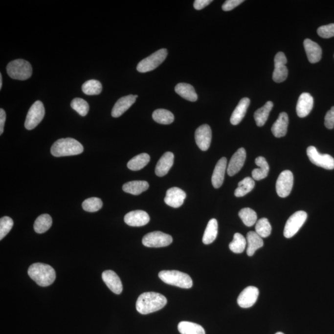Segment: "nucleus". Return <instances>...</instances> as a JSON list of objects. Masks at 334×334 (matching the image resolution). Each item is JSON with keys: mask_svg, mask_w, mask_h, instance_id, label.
Wrapping results in <instances>:
<instances>
[{"mask_svg": "<svg viewBox=\"0 0 334 334\" xmlns=\"http://www.w3.org/2000/svg\"><path fill=\"white\" fill-rule=\"evenodd\" d=\"M167 303V298L156 292L141 294L136 301V310L142 314H148L162 309Z\"/></svg>", "mask_w": 334, "mask_h": 334, "instance_id": "obj_1", "label": "nucleus"}, {"mask_svg": "<svg viewBox=\"0 0 334 334\" xmlns=\"http://www.w3.org/2000/svg\"><path fill=\"white\" fill-rule=\"evenodd\" d=\"M28 274L39 286L47 287L54 282L56 273L54 268L43 263H35L30 266Z\"/></svg>", "mask_w": 334, "mask_h": 334, "instance_id": "obj_2", "label": "nucleus"}, {"mask_svg": "<svg viewBox=\"0 0 334 334\" xmlns=\"http://www.w3.org/2000/svg\"><path fill=\"white\" fill-rule=\"evenodd\" d=\"M83 151V145L70 137L57 140L51 148V154L57 157L79 155Z\"/></svg>", "mask_w": 334, "mask_h": 334, "instance_id": "obj_3", "label": "nucleus"}, {"mask_svg": "<svg viewBox=\"0 0 334 334\" xmlns=\"http://www.w3.org/2000/svg\"><path fill=\"white\" fill-rule=\"evenodd\" d=\"M158 277L165 284L179 287L190 289L193 286V280L190 275L178 270H162Z\"/></svg>", "mask_w": 334, "mask_h": 334, "instance_id": "obj_4", "label": "nucleus"}, {"mask_svg": "<svg viewBox=\"0 0 334 334\" xmlns=\"http://www.w3.org/2000/svg\"><path fill=\"white\" fill-rule=\"evenodd\" d=\"M6 71L9 77L17 80L24 81L31 77V65L22 59H18L9 62L7 65Z\"/></svg>", "mask_w": 334, "mask_h": 334, "instance_id": "obj_5", "label": "nucleus"}, {"mask_svg": "<svg viewBox=\"0 0 334 334\" xmlns=\"http://www.w3.org/2000/svg\"><path fill=\"white\" fill-rule=\"evenodd\" d=\"M167 55V50L165 48L156 51L139 63L137 66V71L140 72L153 71L164 62Z\"/></svg>", "mask_w": 334, "mask_h": 334, "instance_id": "obj_6", "label": "nucleus"}, {"mask_svg": "<svg viewBox=\"0 0 334 334\" xmlns=\"http://www.w3.org/2000/svg\"><path fill=\"white\" fill-rule=\"evenodd\" d=\"M45 111L43 103L40 100L35 102L28 111L25 121V128L32 130L37 127L45 116Z\"/></svg>", "mask_w": 334, "mask_h": 334, "instance_id": "obj_7", "label": "nucleus"}, {"mask_svg": "<svg viewBox=\"0 0 334 334\" xmlns=\"http://www.w3.org/2000/svg\"><path fill=\"white\" fill-rule=\"evenodd\" d=\"M307 212L303 211L296 212L295 213L291 215L285 226L284 237L290 238L296 234L307 221Z\"/></svg>", "mask_w": 334, "mask_h": 334, "instance_id": "obj_8", "label": "nucleus"}, {"mask_svg": "<svg viewBox=\"0 0 334 334\" xmlns=\"http://www.w3.org/2000/svg\"><path fill=\"white\" fill-rule=\"evenodd\" d=\"M172 242V236L158 231L149 233L142 238V244L149 247H165L169 246Z\"/></svg>", "mask_w": 334, "mask_h": 334, "instance_id": "obj_9", "label": "nucleus"}, {"mask_svg": "<svg viewBox=\"0 0 334 334\" xmlns=\"http://www.w3.org/2000/svg\"><path fill=\"white\" fill-rule=\"evenodd\" d=\"M307 155L313 164L326 170L334 169V158L329 154H320L314 146L308 147Z\"/></svg>", "mask_w": 334, "mask_h": 334, "instance_id": "obj_10", "label": "nucleus"}, {"mask_svg": "<svg viewBox=\"0 0 334 334\" xmlns=\"http://www.w3.org/2000/svg\"><path fill=\"white\" fill-rule=\"evenodd\" d=\"M293 185V175L289 170H284L280 174L276 182L277 195L286 198L290 194Z\"/></svg>", "mask_w": 334, "mask_h": 334, "instance_id": "obj_11", "label": "nucleus"}, {"mask_svg": "<svg viewBox=\"0 0 334 334\" xmlns=\"http://www.w3.org/2000/svg\"><path fill=\"white\" fill-rule=\"evenodd\" d=\"M287 58L283 52H279L274 58V71L272 78L275 83H282L288 76V69L286 67Z\"/></svg>", "mask_w": 334, "mask_h": 334, "instance_id": "obj_12", "label": "nucleus"}, {"mask_svg": "<svg viewBox=\"0 0 334 334\" xmlns=\"http://www.w3.org/2000/svg\"><path fill=\"white\" fill-rule=\"evenodd\" d=\"M259 294V289L256 287L249 286L240 294L237 303L240 307L248 308L255 304Z\"/></svg>", "mask_w": 334, "mask_h": 334, "instance_id": "obj_13", "label": "nucleus"}, {"mask_svg": "<svg viewBox=\"0 0 334 334\" xmlns=\"http://www.w3.org/2000/svg\"><path fill=\"white\" fill-rule=\"evenodd\" d=\"M196 144L200 150L206 151L211 146L212 141V131L208 125L200 126L195 132Z\"/></svg>", "mask_w": 334, "mask_h": 334, "instance_id": "obj_14", "label": "nucleus"}, {"mask_svg": "<svg viewBox=\"0 0 334 334\" xmlns=\"http://www.w3.org/2000/svg\"><path fill=\"white\" fill-rule=\"evenodd\" d=\"M246 153L244 148H240L233 154L227 167V174L230 177L234 176L240 171L246 160Z\"/></svg>", "mask_w": 334, "mask_h": 334, "instance_id": "obj_15", "label": "nucleus"}, {"mask_svg": "<svg viewBox=\"0 0 334 334\" xmlns=\"http://www.w3.org/2000/svg\"><path fill=\"white\" fill-rule=\"evenodd\" d=\"M186 198V194L181 189L174 187L168 190L164 201L168 205L174 208H178L183 204Z\"/></svg>", "mask_w": 334, "mask_h": 334, "instance_id": "obj_16", "label": "nucleus"}, {"mask_svg": "<svg viewBox=\"0 0 334 334\" xmlns=\"http://www.w3.org/2000/svg\"><path fill=\"white\" fill-rule=\"evenodd\" d=\"M125 223L132 226H142L147 225L150 221V217L146 212L137 210L130 212L124 218Z\"/></svg>", "mask_w": 334, "mask_h": 334, "instance_id": "obj_17", "label": "nucleus"}, {"mask_svg": "<svg viewBox=\"0 0 334 334\" xmlns=\"http://www.w3.org/2000/svg\"><path fill=\"white\" fill-rule=\"evenodd\" d=\"M137 97V95H129L120 98L112 109L111 116L114 118L120 117L134 104Z\"/></svg>", "mask_w": 334, "mask_h": 334, "instance_id": "obj_18", "label": "nucleus"}, {"mask_svg": "<svg viewBox=\"0 0 334 334\" xmlns=\"http://www.w3.org/2000/svg\"><path fill=\"white\" fill-rule=\"evenodd\" d=\"M314 100L309 93H303L299 97L297 105H296V113L300 118L307 116L312 111Z\"/></svg>", "mask_w": 334, "mask_h": 334, "instance_id": "obj_19", "label": "nucleus"}, {"mask_svg": "<svg viewBox=\"0 0 334 334\" xmlns=\"http://www.w3.org/2000/svg\"><path fill=\"white\" fill-rule=\"evenodd\" d=\"M102 277L105 284L112 292L120 294L123 291V285L120 277L113 270H106L102 273Z\"/></svg>", "mask_w": 334, "mask_h": 334, "instance_id": "obj_20", "label": "nucleus"}, {"mask_svg": "<svg viewBox=\"0 0 334 334\" xmlns=\"http://www.w3.org/2000/svg\"><path fill=\"white\" fill-rule=\"evenodd\" d=\"M227 160L223 157L217 163L212 177V185L215 188H219L223 185L226 169H227Z\"/></svg>", "mask_w": 334, "mask_h": 334, "instance_id": "obj_21", "label": "nucleus"}, {"mask_svg": "<svg viewBox=\"0 0 334 334\" xmlns=\"http://www.w3.org/2000/svg\"><path fill=\"white\" fill-rule=\"evenodd\" d=\"M174 162V155L171 152H167L161 156L156 163L155 172L158 177H162L168 174Z\"/></svg>", "mask_w": 334, "mask_h": 334, "instance_id": "obj_22", "label": "nucleus"}, {"mask_svg": "<svg viewBox=\"0 0 334 334\" xmlns=\"http://www.w3.org/2000/svg\"><path fill=\"white\" fill-rule=\"evenodd\" d=\"M304 47L308 59L311 64H316L321 59L322 49L320 46L310 39H305Z\"/></svg>", "mask_w": 334, "mask_h": 334, "instance_id": "obj_23", "label": "nucleus"}, {"mask_svg": "<svg viewBox=\"0 0 334 334\" xmlns=\"http://www.w3.org/2000/svg\"><path fill=\"white\" fill-rule=\"evenodd\" d=\"M289 121L288 114L286 112H282L280 113L279 118L271 128L272 134L275 137H282L286 135Z\"/></svg>", "mask_w": 334, "mask_h": 334, "instance_id": "obj_24", "label": "nucleus"}, {"mask_svg": "<svg viewBox=\"0 0 334 334\" xmlns=\"http://www.w3.org/2000/svg\"><path fill=\"white\" fill-rule=\"evenodd\" d=\"M250 104V100L245 97L240 100L239 104L233 111L230 118V122L233 125H237L242 121L246 113Z\"/></svg>", "mask_w": 334, "mask_h": 334, "instance_id": "obj_25", "label": "nucleus"}, {"mask_svg": "<svg viewBox=\"0 0 334 334\" xmlns=\"http://www.w3.org/2000/svg\"><path fill=\"white\" fill-rule=\"evenodd\" d=\"M246 242V253L249 256H253L257 250L262 247L264 245L263 238L253 231L247 233Z\"/></svg>", "mask_w": 334, "mask_h": 334, "instance_id": "obj_26", "label": "nucleus"}, {"mask_svg": "<svg viewBox=\"0 0 334 334\" xmlns=\"http://www.w3.org/2000/svg\"><path fill=\"white\" fill-rule=\"evenodd\" d=\"M255 163L259 167V169H254L252 171V177L255 180L259 181L267 177L269 172V166L267 160L263 156H258L256 158Z\"/></svg>", "mask_w": 334, "mask_h": 334, "instance_id": "obj_27", "label": "nucleus"}, {"mask_svg": "<svg viewBox=\"0 0 334 334\" xmlns=\"http://www.w3.org/2000/svg\"><path fill=\"white\" fill-rule=\"evenodd\" d=\"M175 92L183 99L190 102H196L198 95L193 86L187 83H179L175 88Z\"/></svg>", "mask_w": 334, "mask_h": 334, "instance_id": "obj_28", "label": "nucleus"}, {"mask_svg": "<svg viewBox=\"0 0 334 334\" xmlns=\"http://www.w3.org/2000/svg\"><path fill=\"white\" fill-rule=\"evenodd\" d=\"M149 187V184L146 181H132L124 184L123 190L125 193L137 196L148 190Z\"/></svg>", "mask_w": 334, "mask_h": 334, "instance_id": "obj_29", "label": "nucleus"}, {"mask_svg": "<svg viewBox=\"0 0 334 334\" xmlns=\"http://www.w3.org/2000/svg\"><path fill=\"white\" fill-rule=\"evenodd\" d=\"M218 234V223L216 219H212L207 223V227L202 237L203 244H211L216 239Z\"/></svg>", "mask_w": 334, "mask_h": 334, "instance_id": "obj_30", "label": "nucleus"}, {"mask_svg": "<svg viewBox=\"0 0 334 334\" xmlns=\"http://www.w3.org/2000/svg\"><path fill=\"white\" fill-rule=\"evenodd\" d=\"M273 103L268 101L261 108L257 110L254 114V120L256 121V125L259 127H263L265 125L267 121L270 112L273 108Z\"/></svg>", "mask_w": 334, "mask_h": 334, "instance_id": "obj_31", "label": "nucleus"}, {"mask_svg": "<svg viewBox=\"0 0 334 334\" xmlns=\"http://www.w3.org/2000/svg\"><path fill=\"white\" fill-rule=\"evenodd\" d=\"M151 158L149 154L142 153L134 156L128 162L127 166L128 169L133 171H138L143 169L148 164Z\"/></svg>", "mask_w": 334, "mask_h": 334, "instance_id": "obj_32", "label": "nucleus"}, {"mask_svg": "<svg viewBox=\"0 0 334 334\" xmlns=\"http://www.w3.org/2000/svg\"><path fill=\"white\" fill-rule=\"evenodd\" d=\"M178 329L181 334H205L204 329L201 326L191 322H179Z\"/></svg>", "mask_w": 334, "mask_h": 334, "instance_id": "obj_33", "label": "nucleus"}, {"mask_svg": "<svg viewBox=\"0 0 334 334\" xmlns=\"http://www.w3.org/2000/svg\"><path fill=\"white\" fill-rule=\"evenodd\" d=\"M52 225V219L50 215L43 214L35 221L34 228L37 233H44L48 230Z\"/></svg>", "mask_w": 334, "mask_h": 334, "instance_id": "obj_34", "label": "nucleus"}, {"mask_svg": "<svg viewBox=\"0 0 334 334\" xmlns=\"http://www.w3.org/2000/svg\"><path fill=\"white\" fill-rule=\"evenodd\" d=\"M153 118L156 122L162 125H169L174 122V115L171 111L165 109H157L154 111Z\"/></svg>", "mask_w": 334, "mask_h": 334, "instance_id": "obj_35", "label": "nucleus"}, {"mask_svg": "<svg viewBox=\"0 0 334 334\" xmlns=\"http://www.w3.org/2000/svg\"><path fill=\"white\" fill-rule=\"evenodd\" d=\"M255 186V182L254 179L246 177L238 183V186L235 191V196L236 197H243L247 193L251 192L253 190Z\"/></svg>", "mask_w": 334, "mask_h": 334, "instance_id": "obj_36", "label": "nucleus"}, {"mask_svg": "<svg viewBox=\"0 0 334 334\" xmlns=\"http://www.w3.org/2000/svg\"><path fill=\"white\" fill-rule=\"evenodd\" d=\"M247 242L246 238L239 233H235L233 240L229 245V248L234 253H242L246 248Z\"/></svg>", "mask_w": 334, "mask_h": 334, "instance_id": "obj_37", "label": "nucleus"}, {"mask_svg": "<svg viewBox=\"0 0 334 334\" xmlns=\"http://www.w3.org/2000/svg\"><path fill=\"white\" fill-rule=\"evenodd\" d=\"M82 90L86 95H99L102 92V85L99 81L91 79L83 84L82 86Z\"/></svg>", "mask_w": 334, "mask_h": 334, "instance_id": "obj_38", "label": "nucleus"}, {"mask_svg": "<svg viewBox=\"0 0 334 334\" xmlns=\"http://www.w3.org/2000/svg\"><path fill=\"white\" fill-rule=\"evenodd\" d=\"M239 217L243 223L247 226H252L257 223L258 216L254 210L251 208H244L239 212Z\"/></svg>", "mask_w": 334, "mask_h": 334, "instance_id": "obj_39", "label": "nucleus"}, {"mask_svg": "<svg viewBox=\"0 0 334 334\" xmlns=\"http://www.w3.org/2000/svg\"><path fill=\"white\" fill-rule=\"evenodd\" d=\"M255 229L257 234L261 238L268 237L272 232V226L266 218H262L257 221Z\"/></svg>", "mask_w": 334, "mask_h": 334, "instance_id": "obj_40", "label": "nucleus"}, {"mask_svg": "<svg viewBox=\"0 0 334 334\" xmlns=\"http://www.w3.org/2000/svg\"><path fill=\"white\" fill-rule=\"evenodd\" d=\"M71 108L80 114L82 116L87 115L89 111V106L86 100L81 98H76L72 100L71 103Z\"/></svg>", "mask_w": 334, "mask_h": 334, "instance_id": "obj_41", "label": "nucleus"}, {"mask_svg": "<svg viewBox=\"0 0 334 334\" xmlns=\"http://www.w3.org/2000/svg\"><path fill=\"white\" fill-rule=\"evenodd\" d=\"M85 211L89 212H95L99 211L103 206V202L100 198H90L86 200L82 204Z\"/></svg>", "mask_w": 334, "mask_h": 334, "instance_id": "obj_42", "label": "nucleus"}, {"mask_svg": "<svg viewBox=\"0 0 334 334\" xmlns=\"http://www.w3.org/2000/svg\"><path fill=\"white\" fill-rule=\"evenodd\" d=\"M13 224V219L9 217H3L0 219V240H3L8 235L12 229Z\"/></svg>", "mask_w": 334, "mask_h": 334, "instance_id": "obj_43", "label": "nucleus"}, {"mask_svg": "<svg viewBox=\"0 0 334 334\" xmlns=\"http://www.w3.org/2000/svg\"><path fill=\"white\" fill-rule=\"evenodd\" d=\"M317 34L324 39H329L334 37V23L319 27L317 29Z\"/></svg>", "mask_w": 334, "mask_h": 334, "instance_id": "obj_44", "label": "nucleus"}, {"mask_svg": "<svg viewBox=\"0 0 334 334\" xmlns=\"http://www.w3.org/2000/svg\"><path fill=\"white\" fill-rule=\"evenodd\" d=\"M324 125L329 130L333 129L334 128V106L332 107L330 111L327 112Z\"/></svg>", "mask_w": 334, "mask_h": 334, "instance_id": "obj_45", "label": "nucleus"}, {"mask_svg": "<svg viewBox=\"0 0 334 334\" xmlns=\"http://www.w3.org/2000/svg\"><path fill=\"white\" fill-rule=\"evenodd\" d=\"M244 0H227L223 5V9L225 11H229L236 8L240 4L244 3Z\"/></svg>", "mask_w": 334, "mask_h": 334, "instance_id": "obj_46", "label": "nucleus"}, {"mask_svg": "<svg viewBox=\"0 0 334 334\" xmlns=\"http://www.w3.org/2000/svg\"><path fill=\"white\" fill-rule=\"evenodd\" d=\"M212 2V0H196L194 2V8L197 10H200L209 5Z\"/></svg>", "mask_w": 334, "mask_h": 334, "instance_id": "obj_47", "label": "nucleus"}, {"mask_svg": "<svg viewBox=\"0 0 334 334\" xmlns=\"http://www.w3.org/2000/svg\"><path fill=\"white\" fill-rule=\"evenodd\" d=\"M6 114L5 111L3 109H0V134H2L4 132V123H5Z\"/></svg>", "mask_w": 334, "mask_h": 334, "instance_id": "obj_48", "label": "nucleus"}, {"mask_svg": "<svg viewBox=\"0 0 334 334\" xmlns=\"http://www.w3.org/2000/svg\"><path fill=\"white\" fill-rule=\"evenodd\" d=\"M2 86H3V81H2V74H0V89H1Z\"/></svg>", "mask_w": 334, "mask_h": 334, "instance_id": "obj_49", "label": "nucleus"}, {"mask_svg": "<svg viewBox=\"0 0 334 334\" xmlns=\"http://www.w3.org/2000/svg\"><path fill=\"white\" fill-rule=\"evenodd\" d=\"M275 334H284V333H281V332H279V333H277Z\"/></svg>", "mask_w": 334, "mask_h": 334, "instance_id": "obj_50", "label": "nucleus"}]
</instances>
